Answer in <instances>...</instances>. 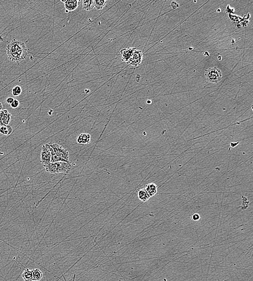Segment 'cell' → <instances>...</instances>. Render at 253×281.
<instances>
[{"label": "cell", "mask_w": 253, "mask_h": 281, "mask_svg": "<svg viewBox=\"0 0 253 281\" xmlns=\"http://www.w3.org/2000/svg\"><path fill=\"white\" fill-rule=\"evenodd\" d=\"M82 6L85 11H90L94 8V1L84 0L82 1Z\"/></svg>", "instance_id": "2e32d148"}, {"label": "cell", "mask_w": 253, "mask_h": 281, "mask_svg": "<svg viewBox=\"0 0 253 281\" xmlns=\"http://www.w3.org/2000/svg\"><path fill=\"white\" fill-rule=\"evenodd\" d=\"M22 90L21 87L19 85H16L15 87L13 88L11 93H12L13 96L16 97V96L20 95V94L22 93Z\"/></svg>", "instance_id": "d6986e66"}, {"label": "cell", "mask_w": 253, "mask_h": 281, "mask_svg": "<svg viewBox=\"0 0 253 281\" xmlns=\"http://www.w3.org/2000/svg\"><path fill=\"white\" fill-rule=\"evenodd\" d=\"M49 149L51 153V163H55V162H66V163H70L68 160H64L62 158H60L59 156L56 155L55 153H54L53 150L51 148L50 146L49 145Z\"/></svg>", "instance_id": "4fadbf2b"}, {"label": "cell", "mask_w": 253, "mask_h": 281, "mask_svg": "<svg viewBox=\"0 0 253 281\" xmlns=\"http://www.w3.org/2000/svg\"><path fill=\"white\" fill-rule=\"evenodd\" d=\"M136 48H126L121 49L120 50V54L121 55V61L123 62L128 63L129 60L130 59L131 56L132 55L133 51L135 50Z\"/></svg>", "instance_id": "ba28073f"}, {"label": "cell", "mask_w": 253, "mask_h": 281, "mask_svg": "<svg viewBox=\"0 0 253 281\" xmlns=\"http://www.w3.org/2000/svg\"><path fill=\"white\" fill-rule=\"evenodd\" d=\"M144 189L150 197L155 196V194L157 193L158 187L155 183H150L146 184Z\"/></svg>", "instance_id": "30bf717a"}, {"label": "cell", "mask_w": 253, "mask_h": 281, "mask_svg": "<svg viewBox=\"0 0 253 281\" xmlns=\"http://www.w3.org/2000/svg\"><path fill=\"white\" fill-rule=\"evenodd\" d=\"M107 1L105 0H96L94 1V7L97 10L102 9L107 4Z\"/></svg>", "instance_id": "ac0fdd59"}, {"label": "cell", "mask_w": 253, "mask_h": 281, "mask_svg": "<svg viewBox=\"0 0 253 281\" xmlns=\"http://www.w3.org/2000/svg\"><path fill=\"white\" fill-rule=\"evenodd\" d=\"M138 196L139 199L144 202H146L147 201H148L151 197L144 188L139 190Z\"/></svg>", "instance_id": "7c38bea8"}, {"label": "cell", "mask_w": 253, "mask_h": 281, "mask_svg": "<svg viewBox=\"0 0 253 281\" xmlns=\"http://www.w3.org/2000/svg\"><path fill=\"white\" fill-rule=\"evenodd\" d=\"M19 106V101L16 100V99H15L14 101H13V103H11V106L12 108L13 109H16L18 108Z\"/></svg>", "instance_id": "ffe728a7"}, {"label": "cell", "mask_w": 253, "mask_h": 281, "mask_svg": "<svg viewBox=\"0 0 253 281\" xmlns=\"http://www.w3.org/2000/svg\"><path fill=\"white\" fill-rule=\"evenodd\" d=\"M11 114L6 109L0 111V127L9 125L11 121Z\"/></svg>", "instance_id": "52a82bcc"}, {"label": "cell", "mask_w": 253, "mask_h": 281, "mask_svg": "<svg viewBox=\"0 0 253 281\" xmlns=\"http://www.w3.org/2000/svg\"><path fill=\"white\" fill-rule=\"evenodd\" d=\"M13 132V128L9 125L0 127V135L8 136Z\"/></svg>", "instance_id": "5bb4252c"}, {"label": "cell", "mask_w": 253, "mask_h": 281, "mask_svg": "<svg viewBox=\"0 0 253 281\" xmlns=\"http://www.w3.org/2000/svg\"><path fill=\"white\" fill-rule=\"evenodd\" d=\"M6 54L11 61L19 63L26 59L28 54L26 45L21 41L13 38L6 47Z\"/></svg>", "instance_id": "6da1fadb"}, {"label": "cell", "mask_w": 253, "mask_h": 281, "mask_svg": "<svg viewBox=\"0 0 253 281\" xmlns=\"http://www.w3.org/2000/svg\"><path fill=\"white\" fill-rule=\"evenodd\" d=\"M205 76L207 81L211 83H217L220 81L222 74L221 70L216 67L207 69L205 72Z\"/></svg>", "instance_id": "3957f363"}, {"label": "cell", "mask_w": 253, "mask_h": 281, "mask_svg": "<svg viewBox=\"0 0 253 281\" xmlns=\"http://www.w3.org/2000/svg\"><path fill=\"white\" fill-rule=\"evenodd\" d=\"M22 277L24 281H33L32 271L28 268L24 269Z\"/></svg>", "instance_id": "9a60e30c"}, {"label": "cell", "mask_w": 253, "mask_h": 281, "mask_svg": "<svg viewBox=\"0 0 253 281\" xmlns=\"http://www.w3.org/2000/svg\"><path fill=\"white\" fill-rule=\"evenodd\" d=\"M49 145L56 155L64 160L69 161V153L67 149H64L62 146L56 143H50Z\"/></svg>", "instance_id": "277c9868"}, {"label": "cell", "mask_w": 253, "mask_h": 281, "mask_svg": "<svg viewBox=\"0 0 253 281\" xmlns=\"http://www.w3.org/2000/svg\"><path fill=\"white\" fill-rule=\"evenodd\" d=\"M32 271V276H33V281H40V279H42V272L39 269H34Z\"/></svg>", "instance_id": "e0dca14e"}, {"label": "cell", "mask_w": 253, "mask_h": 281, "mask_svg": "<svg viewBox=\"0 0 253 281\" xmlns=\"http://www.w3.org/2000/svg\"><path fill=\"white\" fill-rule=\"evenodd\" d=\"M191 218L193 221H198L200 219V215L198 214H194L192 216Z\"/></svg>", "instance_id": "44dd1931"}, {"label": "cell", "mask_w": 253, "mask_h": 281, "mask_svg": "<svg viewBox=\"0 0 253 281\" xmlns=\"http://www.w3.org/2000/svg\"><path fill=\"white\" fill-rule=\"evenodd\" d=\"M3 108V106L2 103L0 102V111L2 110Z\"/></svg>", "instance_id": "603a6c76"}, {"label": "cell", "mask_w": 253, "mask_h": 281, "mask_svg": "<svg viewBox=\"0 0 253 281\" xmlns=\"http://www.w3.org/2000/svg\"><path fill=\"white\" fill-rule=\"evenodd\" d=\"M78 1L77 0H67L64 3V7L65 9V13L76 10L78 6Z\"/></svg>", "instance_id": "9c48e42d"}, {"label": "cell", "mask_w": 253, "mask_h": 281, "mask_svg": "<svg viewBox=\"0 0 253 281\" xmlns=\"http://www.w3.org/2000/svg\"><path fill=\"white\" fill-rule=\"evenodd\" d=\"M142 58H143L142 52L136 49L129 60L128 63L132 66L136 67L141 64Z\"/></svg>", "instance_id": "8992f818"}, {"label": "cell", "mask_w": 253, "mask_h": 281, "mask_svg": "<svg viewBox=\"0 0 253 281\" xmlns=\"http://www.w3.org/2000/svg\"><path fill=\"white\" fill-rule=\"evenodd\" d=\"M40 162L44 166L51 163V153L49 149V144L43 145L42 147Z\"/></svg>", "instance_id": "5b68a950"}, {"label": "cell", "mask_w": 253, "mask_h": 281, "mask_svg": "<svg viewBox=\"0 0 253 281\" xmlns=\"http://www.w3.org/2000/svg\"><path fill=\"white\" fill-rule=\"evenodd\" d=\"M47 172L51 174H60L69 172L71 168L70 163L58 162L50 163L44 166Z\"/></svg>", "instance_id": "7a4b0ae2"}, {"label": "cell", "mask_w": 253, "mask_h": 281, "mask_svg": "<svg viewBox=\"0 0 253 281\" xmlns=\"http://www.w3.org/2000/svg\"><path fill=\"white\" fill-rule=\"evenodd\" d=\"M77 141L80 145L89 144L91 141V136L89 134H81L78 137Z\"/></svg>", "instance_id": "8fae6325"}, {"label": "cell", "mask_w": 253, "mask_h": 281, "mask_svg": "<svg viewBox=\"0 0 253 281\" xmlns=\"http://www.w3.org/2000/svg\"><path fill=\"white\" fill-rule=\"evenodd\" d=\"M14 100H15V98H13L12 97H8L6 100V104L11 105L13 103V101H14Z\"/></svg>", "instance_id": "7402d4cb"}]
</instances>
